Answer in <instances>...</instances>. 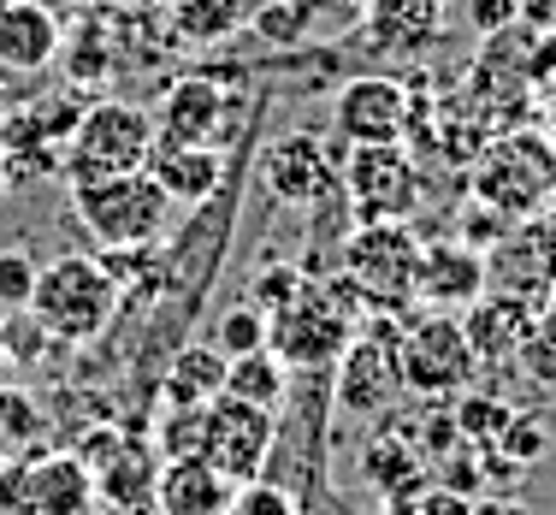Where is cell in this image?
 Returning a JSON list of instances; mask_svg holds the SVG:
<instances>
[{
	"mask_svg": "<svg viewBox=\"0 0 556 515\" xmlns=\"http://www.w3.org/2000/svg\"><path fill=\"white\" fill-rule=\"evenodd\" d=\"M362 321H367V302L343 273L338 279H308V290L290 309L267 314V350L290 374H326V367H338L343 343L355 338Z\"/></svg>",
	"mask_w": 556,
	"mask_h": 515,
	"instance_id": "cell-1",
	"label": "cell"
},
{
	"mask_svg": "<svg viewBox=\"0 0 556 515\" xmlns=\"http://www.w3.org/2000/svg\"><path fill=\"white\" fill-rule=\"evenodd\" d=\"M468 184H473V202L497 208L503 219H539L556 190V142L527 125L503 130L473 154Z\"/></svg>",
	"mask_w": 556,
	"mask_h": 515,
	"instance_id": "cell-2",
	"label": "cell"
},
{
	"mask_svg": "<svg viewBox=\"0 0 556 515\" xmlns=\"http://www.w3.org/2000/svg\"><path fill=\"white\" fill-rule=\"evenodd\" d=\"M125 290L113 285V273L101 267V255H54L48 267H36L30 290V314L48 338L60 343H96L108 332V321L118 314Z\"/></svg>",
	"mask_w": 556,
	"mask_h": 515,
	"instance_id": "cell-3",
	"label": "cell"
},
{
	"mask_svg": "<svg viewBox=\"0 0 556 515\" xmlns=\"http://www.w3.org/2000/svg\"><path fill=\"white\" fill-rule=\"evenodd\" d=\"M72 208L101 249H161L172 214H178V202L149 172H118V178L77 184Z\"/></svg>",
	"mask_w": 556,
	"mask_h": 515,
	"instance_id": "cell-4",
	"label": "cell"
},
{
	"mask_svg": "<svg viewBox=\"0 0 556 515\" xmlns=\"http://www.w3.org/2000/svg\"><path fill=\"white\" fill-rule=\"evenodd\" d=\"M154 154V118L137 101H96L77 113L72 137L60 149V172L65 184H96V178H118V172H142Z\"/></svg>",
	"mask_w": 556,
	"mask_h": 515,
	"instance_id": "cell-5",
	"label": "cell"
},
{
	"mask_svg": "<svg viewBox=\"0 0 556 515\" xmlns=\"http://www.w3.org/2000/svg\"><path fill=\"white\" fill-rule=\"evenodd\" d=\"M343 279L362 290L367 314H408L415 302V273H420V237L408 219H374L343 237Z\"/></svg>",
	"mask_w": 556,
	"mask_h": 515,
	"instance_id": "cell-6",
	"label": "cell"
},
{
	"mask_svg": "<svg viewBox=\"0 0 556 515\" xmlns=\"http://www.w3.org/2000/svg\"><path fill=\"white\" fill-rule=\"evenodd\" d=\"M396 367H403V391L427 403H444V398H462L473 379V350L462 338V321L456 314H403V343H396Z\"/></svg>",
	"mask_w": 556,
	"mask_h": 515,
	"instance_id": "cell-7",
	"label": "cell"
},
{
	"mask_svg": "<svg viewBox=\"0 0 556 515\" xmlns=\"http://www.w3.org/2000/svg\"><path fill=\"white\" fill-rule=\"evenodd\" d=\"M396 343H403V314H367V321L355 326V338L343 343V355H338V386H332L343 415L374 420L391 409V398L403 391Z\"/></svg>",
	"mask_w": 556,
	"mask_h": 515,
	"instance_id": "cell-8",
	"label": "cell"
},
{
	"mask_svg": "<svg viewBox=\"0 0 556 515\" xmlns=\"http://www.w3.org/2000/svg\"><path fill=\"white\" fill-rule=\"evenodd\" d=\"M343 196H350L355 226H374V219H408L420 208V166L403 142H367L350 149L338 161Z\"/></svg>",
	"mask_w": 556,
	"mask_h": 515,
	"instance_id": "cell-9",
	"label": "cell"
},
{
	"mask_svg": "<svg viewBox=\"0 0 556 515\" xmlns=\"http://www.w3.org/2000/svg\"><path fill=\"white\" fill-rule=\"evenodd\" d=\"M278 444V420L273 409L237 403V398H214L207 403V439H202V462H214L231 486L267 480V462Z\"/></svg>",
	"mask_w": 556,
	"mask_h": 515,
	"instance_id": "cell-10",
	"label": "cell"
},
{
	"mask_svg": "<svg viewBox=\"0 0 556 515\" xmlns=\"http://www.w3.org/2000/svg\"><path fill=\"white\" fill-rule=\"evenodd\" d=\"M408 113H415V89L396 84V77L362 72L332 96V130L350 149L367 142H403L408 137Z\"/></svg>",
	"mask_w": 556,
	"mask_h": 515,
	"instance_id": "cell-11",
	"label": "cell"
},
{
	"mask_svg": "<svg viewBox=\"0 0 556 515\" xmlns=\"http://www.w3.org/2000/svg\"><path fill=\"white\" fill-rule=\"evenodd\" d=\"M261 184L285 208H314L338 190V161L326 154V142L314 130H285L261 149Z\"/></svg>",
	"mask_w": 556,
	"mask_h": 515,
	"instance_id": "cell-12",
	"label": "cell"
},
{
	"mask_svg": "<svg viewBox=\"0 0 556 515\" xmlns=\"http://www.w3.org/2000/svg\"><path fill=\"white\" fill-rule=\"evenodd\" d=\"M225 113H231V96H225L219 77H178V84L161 89L154 101V142H178V149H219L225 137Z\"/></svg>",
	"mask_w": 556,
	"mask_h": 515,
	"instance_id": "cell-13",
	"label": "cell"
},
{
	"mask_svg": "<svg viewBox=\"0 0 556 515\" xmlns=\"http://www.w3.org/2000/svg\"><path fill=\"white\" fill-rule=\"evenodd\" d=\"M485 255L468 249L462 237H439L420 243V273H415V302L439 314H462L473 297H485Z\"/></svg>",
	"mask_w": 556,
	"mask_h": 515,
	"instance_id": "cell-14",
	"label": "cell"
},
{
	"mask_svg": "<svg viewBox=\"0 0 556 515\" xmlns=\"http://www.w3.org/2000/svg\"><path fill=\"white\" fill-rule=\"evenodd\" d=\"M533 314H539V302L509 297V290H485V297H473L456 321H462V338H468L473 362L509 367L515 350H521V338H527V326H533Z\"/></svg>",
	"mask_w": 556,
	"mask_h": 515,
	"instance_id": "cell-15",
	"label": "cell"
},
{
	"mask_svg": "<svg viewBox=\"0 0 556 515\" xmlns=\"http://www.w3.org/2000/svg\"><path fill=\"white\" fill-rule=\"evenodd\" d=\"M450 24V0H367L362 7V30L379 54L415 60L427 54Z\"/></svg>",
	"mask_w": 556,
	"mask_h": 515,
	"instance_id": "cell-16",
	"label": "cell"
},
{
	"mask_svg": "<svg viewBox=\"0 0 556 515\" xmlns=\"http://www.w3.org/2000/svg\"><path fill=\"white\" fill-rule=\"evenodd\" d=\"M96 504V474L72 451L24 456V510L30 515H89Z\"/></svg>",
	"mask_w": 556,
	"mask_h": 515,
	"instance_id": "cell-17",
	"label": "cell"
},
{
	"mask_svg": "<svg viewBox=\"0 0 556 515\" xmlns=\"http://www.w3.org/2000/svg\"><path fill=\"white\" fill-rule=\"evenodd\" d=\"M60 12L42 0H7L0 7V72H48L60 60Z\"/></svg>",
	"mask_w": 556,
	"mask_h": 515,
	"instance_id": "cell-18",
	"label": "cell"
},
{
	"mask_svg": "<svg viewBox=\"0 0 556 515\" xmlns=\"http://www.w3.org/2000/svg\"><path fill=\"white\" fill-rule=\"evenodd\" d=\"M237 498V486L225 480L214 462L184 456V462H161L154 480V515H225Z\"/></svg>",
	"mask_w": 556,
	"mask_h": 515,
	"instance_id": "cell-19",
	"label": "cell"
},
{
	"mask_svg": "<svg viewBox=\"0 0 556 515\" xmlns=\"http://www.w3.org/2000/svg\"><path fill=\"white\" fill-rule=\"evenodd\" d=\"M149 172L154 184L172 196L178 208H202V202H214L219 196V184H225V149H178V142H154V154H149Z\"/></svg>",
	"mask_w": 556,
	"mask_h": 515,
	"instance_id": "cell-20",
	"label": "cell"
},
{
	"mask_svg": "<svg viewBox=\"0 0 556 515\" xmlns=\"http://www.w3.org/2000/svg\"><path fill=\"white\" fill-rule=\"evenodd\" d=\"M96 498L108 510H154V480H161V456H154V444L142 439H118L108 456L96 462Z\"/></svg>",
	"mask_w": 556,
	"mask_h": 515,
	"instance_id": "cell-21",
	"label": "cell"
},
{
	"mask_svg": "<svg viewBox=\"0 0 556 515\" xmlns=\"http://www.w3.org/2000/svg\"><path fill=\"white\" fill-rule=\"evenodd\" d=\"M362 474H367V486H379V492L391 498L396 510L403 504H415L420 492H427V462H420V451H415V439L408 432H374V444L362 451Z\"/></svg>",
	"mask_w": 556,
	"mask_h": 515,
	"instance_id": "cell-22",
	"label": "cell"
},
{
	"mask_svg": "<svg viewBox=\"0 0 556 515\" xmlns=\"http://www.w3.org/2000/svg\"><path fill=\"white\" fill-rule=\"evenodd\" d=\"M255 0H166V36L178 48H219L249 30Z\"/></svg>",
	"mask_w": 556,
	"mask_h": 515,
	"instance_id": "cell-23",
	"label": "cell"
},
{
	"mask_svg": "<svg viewBox=\"0 0 556 515\" xmlns=\"http://www.w3.org/2000/svg\"><path fill=\"white\" fill-rule=\"evenodd\" d=\"M225 355L214 343H184L166 367V403H214L225 398Z\"/></svg>",
	"mask_w": 556,
	"mask_h": 515,
	"instance_id": "cell-24",
	"label": "cell"
},
{
	"mask_svg": "<svg viewBox=\"0 0 556 515\" xmlns=\"http://www.w3.org/2000/svg\"><path fill=\"white\" fill-rule=\"evenodd\" d=\"M225 398L237 403H255V409H273L290 398V367L278 362L273 350H255V355H231V367H225Z\"/></svg>",
	"mask_w": 556,
	"mask_h": 515,
	"instance_id": "cell-25",
	"label": "cell"
},
{
	"mask_svg": "<svg viewBox=\"0 0 556 515\" xmlns=\"http://www.w3.org/2000/svg\"><path fill=\"white\" fill-rule=\"evenodd\" d=\"M492 462L503 468V480H515V474H527L539 456L551 451V415H539V409H515L509 427L497 432V444H485Z\"/></svg>",
	"mask_w": 556,
	"mask_h": 515,
	"instance_id": "cell-26",
	"label": "cell"
},
{
	"mask_svg": "<svg viewBox=\"0 0 556 515\" xmlns=\"http://www.w3.org/2000/svg\"><path fill=\"white\" fill-rule=\"evenodd\" d=\"M320 12H332V7H326V0H267V7L249 12V30L267 48H308Z\"/></svg>",
	"mask_w": 556,
	"mask_h": 515,
	"instance_id": "cell-27",
	"label": "cell"
},
{
	"mask_svg": "<svg viewBox=\"0 0 556 515\" xmlns=\"http://www.w3.org/2000/svg\"><path fill=\"white\" fill-rule=\"evenodd\" d=\"M60 60H65V77H72V89H101L113 84L118 60H113V42L101 24H84L77 36H65L60 42Z\"/></svg>",
	"mask_w": 556,
	"mask_h": 515,
	"instance_id": "cell-28",
	"label": "cell"
},
{
	"mask_svg": "<svg viewBox=\"0 0 556 515\" xmlns=\"http://www.w3.org/2000/svg\"><path fill=\"white\" fill-rule=\"evenodd\" d=\"M207 439V403H166L161 420H154V456L161 462H184L202 456Z\"/></svg>",
	"mask_w": 556,
	"mask_h": 515,
	"instance_id": "cell-29",
	"label": "cell"
},
{
	"mask_svg": "<svg viewBox=\"0 0 556 515\" xmlns=\"http://www.w3.org/2000/svg\"><path fill=\"white\" fill-rule=\"evenodd\" d=\"M515 403L497 398V391H462L456 409H450V420H456V432L473 444V451H485V444H497V432L509 427Z\"/></svg>",
	"mask_w": 556,
	"mask_h": 515,
	"instance_id": "cell-30",
	"label": "cell"
},
{
	"mask_svg": "<svg viewBox=\"0 0 556 515\" xmlns=\"http://www.w3.org/2000/svg\"><path fill=\"white\" fill-rule=\"evenodd\" d=\"M515 367H521L527 386L556 391V309H539V314H533L521 350H515Z\"/></svg>",
	"mask_w": 556,
	"mask_h": 515,
	"instance_id": "cell-31",
	"label": "cell"
},
{
	"mask_svg": "<svg viewBox=\"0 0 556 515\" xmlns=\"http://www.w3.org/2000/svg\"><path fill=\"white\" fill-rule=\"evenodd\" d=\"M36 427H42V403L18 386H0V451L24 456L36 444Z\"/></svg>",
	"mask_w": 556,
	"mask_h": 515,
	"instance_id": "cell-32",
	"label": "cell"
},
{
	"mask_svg": "<svg viewBox=\"0 0 556 515\" xmlns=\"http://www.w3.org/2000/svg\"><path fill=\"white\" fill-rule=\"evenodd\" d=\"M214 350L225 355V362H231V355H255V350H267V314L249 309V302L225 309V314H219V326H214Z\"/></svg>",
	"mask_w": 556,
	"mask_h": 515,
	"instance_id": "cell-33",
	"label": "cell"
},
{
	"mask_svg": "<svg viewBox=\"0 0 556 515\" xmlns=\"http://www.w3.org/2000/svg\"><path fill=\"white\" fill-rule=\"evenodd\" d=\"M308 290V273L302 267H290V261H267V267L249 279V309H261V314H278V309H290V302Z\"/></svg>",
	"mask_w": 556,
	"mask_h": 515,
	"instance_id": "cell-34",
	"label": "cell"
},
{
	"mask_svg": "<svg viewBox=\"0 0 556 515\" xmlns=\"http://www.w3.org/2000/svg\"><path fill=\"white\" fill-rule=\"evenodd\" d=\"M30 290H36V255H24V249H0V309L7 314L30 309Z\"/></svg>",
	"mask_w": 556,
	"mask_h": 515,
	"instance_id": "cell-35",
	"label": "cell"
},
{
	"mask_svg": "<svg viewBox=\"0 0 556 515\" xmlns=\"http://www.w3.org/2000/svg\"><path fill=\"white\" fill-rule=\"evenodd\" d=\"M225 515H296V498L278 480H249V486H237V498Z\"/></svg>",
	"mask_w": 556,
	"mask_h": 515,
	"instance_id": "cell-36",
	"label": "cell"
},
{
	"mask_svg": "<svg viewBox=\"0 0 556 515\" xmlns=\"http://www.w3.org/2000/svg\"><path fill=\"white\" fill-rule=\"evenodd\" d=\"M509 226H515V219H503L497 208L468 202V214H462V243H468V249H480V255H485V249H492L497 237H509Z\"/></svg>",
	"mask_w": 556,
	"mask_h": 515,
	"instance_id": "cell-37",
	"label": "cell"
},
{
	"mask_svg": "<svg viewBox=\"0 0 556 515\" xmlns=\"http://www.w3.org/2000/svg\"><path fill=\"white\" fill-rule=\"evenodd\" d=\"M0 515H30L24 510V456L0 451Z\"/></svg>",
	"mask_w": 556,
	"mask_h": 515,
	"instance_id": "cell-38",
	"label": "cell"
},
{
	"mask_svg": "<svg viewBox=\"0 0 556 515\" xmlns=\"http://www.w3.org/2000/svg\"><path fill=\"white\" fill-rule=\"evenodd\" d=\"M468 510H473V498H456V492H444V486H427L415 504H403L396 515H468Z\"/></svg>",
	"mask_w": 556,
	"mask_h": 515,
	"instance_id": "cell-39",
	"label": "cell"
},
{
	"mask_svg": "<svg viewBox=\"0 0 556 515\" xmlns=\"http://www.w3.org/2000/svg\"><path fill=\"white\" fill-rule=\"evenodd\" d=\"M468 12H473V24H480L485 36H497V30L515 24V0H468Z\"/></svg>",
	"mask_w": 556,
	"mask_h": 515,
	"instance_id": "cell-40",
	"label": "cell"
},
{
	"mask_svg": "<svg viewBox=\"0 0 556 515\" xmlns=\"http://www.w3.org/2000/svg\"><path fill=\"white\" fill-rule=\"evenodd\" d=\"M515 24H533V30H556V0H515Z\"/></svg>",
	"mask_w": 556,
	"mask_h": 515,
	"instance_id": "cell-41",
	"label": "cell"
},
{
	"mask_svg": "<svg viewBox=\"0 0 556 515\" xmlns=\"http://www.w3.org/2000/svg\"><path fill=\"white\" fill-rule=\"evenodd\" d=\"M468 515H527V504H515V498H473Z\"/></svg>",
	"mask_w": 556,
	"mask_h": 515,
	"instance_id": "cell-42",
	"label": "cell"
},
{
	"mask_svg": "<svg viewBox=\"0 0 556 515\" xmlns=\"http://www.w3.org/2000/svg\"><path fill=\"white\" fill-rule=\"evenodd\" d=\"M326 7H332V12H362L367 0H326Z\"/></svg>",
	"mask_w": 556,
	"mask_h": 515,
	"instance_id": "cell-43",
	"label": "cell"
},
{
	"mask_svg": "<svg viewBox=\"0 0 556 515\" xmlns=\"http://www.w3.org/2000/svg\"><path fill=\"white\" fill-rule=\"evenodd\" d=\"M539 309H556V273H551V285H545V302Z\"/></svg>",
	"mask_w": 556,
	"mask_h": 515,
	"instance_id": "cell-44",
	"label": "cell"
},
{
	"mask_svg": "<svg viewBox=\"0 0 556 515\" xmlns=\"http://www.w3.org/2000/svg\"><path fill=\"white\" fill-rule=\"evenodd\" d=\"M7 178H12V172H7V161H0V196H7Z\"/></svg>",
	"mask_w": 556,
	"mask_h": 515,
	"instance_id": "cell-45",
	"label": "cell"
},
{
	"mask_svg": "<svg viewBox=\"0 0 556 515\" xmlns=\"http://www.w3.org/2000/svg\"><path fill=\"white\" fill-rule=\"evenodd\" d=\"M113 515H154V510H113Z\"/></svg>",
	"mask_w": 556,
	"mask_h": 515,
	"instance_id": "cell-46",
	"label": "cell"
},
{
	"mask_svg": "<svg viewBox=\"0 0 556 515\" xmlns=\"http://www.w3.org/2000/svg\"><path fill=\"white\" fill-rule=\"evenodd\" d=\"M42 7H72V0H42Z\"/></svg>",
	"mask_w": 556,
	"mask_h": 515,
	"instance_id": "cell-47",
	"label": "cell"
},
{
	"mask_svg": "<svg viewBox=\"0 0 556 515\" xmlns=\"http://www.w3.org/2000/svg\"><path fill=\"white\" fill-rule=\"evenodd\" d=\"M551 208H556V190H551Z\"/></svg>",
	"mask_w": 556,
	"mask_h": 515,
	"instance_id": "cell-48",
	"label": "cell"
}]
</instances>
